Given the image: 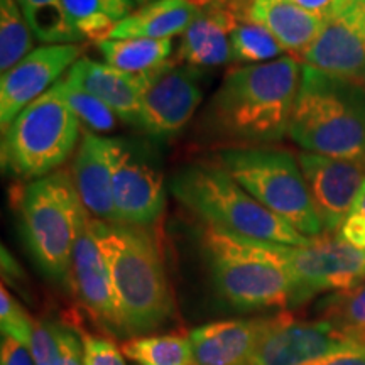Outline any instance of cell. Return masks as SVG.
<instances>
[{
	"label": "cell",
	"instance_id": "6da1fadb",
	"mask_svg": "<svg viewBox=\"0 0 365 365\" xmlns=\"http://www.w3.org/2000/svg\"><path fill=\"white\" fill-rule=\"evenodd\" d=\"M90 227L110 274L122 336L149 335L163 327L175 313V298L156 234L91 215Z\"/></svg>",
	"mask_w": 365,
	"mask_h": 365
},
{
	"label": "cell",
	"instance_id": "7a4b0ae2",
	"mask_svg": "<svg viewBox=\"0 0 365 365\" xmlns=\"http://www.w3.org/2000/svg\"><path fill=\"white\" fill-rule=\"evenodd\" d=\"M303 65L281 56L228 71L207 110L213 134L247 144L276 143L289 132Z\"/></svg>",
	"mask_w": 365,
	"mask_h": 365
},
{
	"label": "cell",
	"instance_id": "3957f363",
	"mask_svg": "<svg viewBox=\"0 0 365 365\" xmlns=\"http://www.w3.org/2000/svg\"><path fill=\"white\" fill-rule=\"evenodd\" d=\"M287 134L308 153L365 166V86L303 65Z\"/></svg>",
	"mask_w": 365,
	"mask_h": 365
},
{
	"label": "cell",
	"instance_id": "277c9868",
	"mask_svg": "<svg viewBox=\"0 0 365 365\" xmlns=\"http://www.w3.org/2000/svg\"><path fill=\"white\" fill-rule=\"evenodd\" d=\"M171 193L207 225L244 239L281 245L312 242L259 203L218 161H198L181 168L171 181Z\"/></svg>",
	"mask_w": 365,
	"mask_h": 365
},
{
	"label": "cell",
	"instance_id": "5b68a950",
	"mask_svg": "<svg viewBox=\"0 0 365 365\" xmlns=\"http://www.w3.org/2000/svg\"><path fill=\"white\" fill-rule=\"evenodd\" d=\"M203 255L218 296L239 309L291 308L293 279L281 244L244 239L207 225Z\"/></svg>",
	"mask_w": 365,
	"mask_h": 365
},
{
	"label": "cell",
	"instance_id": "8992f818",
	"mask_svg": "<svg viewBox=\"0 0 365 365\" xmlns=\"http://www.w3.org/2000/svg\"><path fill=\"white\" fill-rule=\"evenodd\" d=\"M73 176L66 171L31 181L19 196L21 230L41 271L71 287V259L83 213Z\"/></svg>",
	"mask_w": 365,
	"mask_h": 365
},
{
	"label": "cell",
	"instance_id": "52a82bcc",
	"mask_svg": "<svg viewBox=\"0 0 365 365\" xmlns=\"http://www.w3.org/2000/svg\"><path fill=\"white\" fill-rule=\"evenodd\" d=\"M81 124L68 103L63 80L27 105L2 132V166L21 180L51 175L78 145Z\"/></svg>",
	"mask_w": 365,
	"mask_h": 365
},
{
	"label": "cell",
	"instance_id": "ba28073f",
	"mask_svg": "<svg viewBox=\"0 0 365 365\" xmlns=\"http://www.w3.org/2000/svg\"><path fill=\"white\" fill-rule=\"evenodd\" d=\"M242 188L309 239L325 235L298 158L274 148H234L217 159Z\"/></svg>",
	"mask_w": 365,
	"mask_h": 365
},
{
	"label": "cell",
	"instance_id": "9c48e42d",
	"mask_svg": "<svg viewBox=\"0 0 365 365\" xmlns=\"http://www.w3.org/2000/svg\"><path fill=\"white\" fill-rule=\"evenodd\" d=\"M293 279L291 308L307 304L319 294L354 289L365 281V254L339 235H322L307 245H281Z\"/></svg>",
	"mask_w": 365,
	"mask_h": 365
},
{
	"label": "cell",
	"instance_id": "30bf717a",
	"mask_svg": "<svg viewBox=\"0 0 365 365\" xmlns=\"http://www.w3.org/2000/svg\"><path fill=\"white\" fill-rule=\"evenodd\" d=\"M202 98L198 68L168 61L148 73L139 127L159 139L176 135L191 120Z\"/></svg>",
	"mask_w": 365,
	"mask_h": 365
},
{
	"label": "cell",
	"instance_id": "8fae6325",
	"mask_svg": "<svg viewBox=\"0 0 365 365\" xmlns=\"http://www.w3.org/2000/svg\"><path fill=\"white\" fill-rule=\"evenodd\" d=\"M112 195L118 223L127 225L150 227L166 205L161 173L122 139H112Z\"/></svg>",
	"mask_w": 365,
	"mask_h": 365
},
{
	"label": "cell",
	"instance_id": "7c38bea8",
	"mask_svg": "<svg viewBox=\"0 0 365 365\" xmlns=\"http://www.w3.org/2000/svg\"><path fill=\"white\" fill-rule=\"evenodd\" d=\"M83 54L81 44H43L0 78V125L2 132L27 105L51 90Z\"/></svg>",
	"mask_w": 365,
	"mask_h": 365
},
{
	"label": "cell",
	"instance_id": "4fadbf2b",
	"mask_svg": "<svg viewBox=\"0 0 365 365\" xmlns=\"http://www.w3.org/2000/svg\"><path fill=\"white\" fill-rule=\"evenodd\" d=\"M304 65L365 86V0H349L325 21Z\"/></svg>",
	"mask_w": 365,
	"mask_h": 365
},
{
	"label": "cell",
	"instance_id": "5bb4252c",
	"mask_svg": "<svg viewBox=\"0 0 365 365\" xmlns=\"http://www.w3.org/2000/svg\"><path fill=\"white\" fill-rule=\"evenodd\" d=\"M362 345L350 340L327 319H298L282 312L266 333L252 365H304L312 360Z\"/></svg>",
	"mask_w": 365,
	"mask_h": 365
},
{
	"label": "cell",
	"instance_id": "9a60e30c",
	"mask_svg": "<svg viewBox=\"0 0 365 365\" xmlns=\"http://www.w3.org/2000/svg\"><path fill=\"white\" fill-rule=\"evenodd\" d=\"M296 158L307 180L309 196L323 225V232L325 235L335 234L362 190L365 166L308 150H303Z\"/></svg>",
	"mask_w": 365,
	"mask_h": 365
},
{
	"label": "cell",
	"instance_id": "2e32d148",
	"mask_svg": "<svg viewBox=\"0 0 365 365\" xmlns=\"http://www.w3.org/2000/svg\"><path fill=\"white\" fill-rule=\"evenodd\" d=\"M71 287L86 312L108 335L122 336L115 298L102 250L90 227V213L83 210L71 259Z\"/></svg>",
	"mask_w": 365,
	"mask_h": 365
},
{
	"label": "cell",
	"instance_id": "e0dca14e",
	"mask_svg": "<svg viewBox=\"0 0 365 365\" xmlns=\"http://www.w3.org/2000/svg\"><path fill=\"white\" fill-rule=\"evenodd\" d=\"M276 322L272 317L223 319L190 331L196 365H252L254 355Z\"/></svg>",
	"mask_w": 365,
	"mask_h": 365
},
{
	"label": "cell",
	"instance_id": "ac0fdd59",
	"mask_svg": "<svg viewBox=\"0 0 365 365\" xmlns=\"http://www.w3.org/2000/svg\"><path fill=\"white\" fill-rule=\"evenodd\" d=\"M235 6L227 0H208L200 6L188 29L181 34L178 58L193 68L232 63V29Z\"/></svg>",
	"mask_w": 365,
	"mask_h": 365
},
{
	"label": "cell",
	"instance_id": "d6986e66",
	"mask_svg": "<svg viewBox=\"0 0 365 365\" xmlns=\"http://www.w3.org/2000/svg\"><path fill=\"white\" fill-rule=\"evenodd\" d=\"M71 176L86 212L102 222L118 223L112 195V139L85 130Z\"/></svg>",
	"mask_w": 365,
	"mask_h": 365
},
{
	"label": "cell",
	"instance_id": "ffe728a7",
	"mask_svg": "<svg viewBox=\"0 0 365 365\" xmlns=\"http://www.w3.org/2000/svg\"><path fill=\"white\" fill-rule=\"evenodd\" d=\"M66 80L102 100L120 120L139 125L140 98L148 85V73L132 75L107 63L80 58L68 71Z\"/></svg>",
	"mask_w": 365,
	"mask_h": 365
},
{
	"label": "cell",
	"instance_id": "44dd1931",
	"mask_svg": "<svg viewBox=\"0 0 365 365\" xmlns=\"http://www.w3.org/2000/svg\"><path fill=\"white\" fill-rule=\"evenodd\" d=\"M254 21L277 39L284 51L303 54L312 48L325 21L293 0H254L249 7Z\"/></svg>",
	"mask_w": 365,
	"mask_h": 365
},
{
	"label": "cell",
	"instance_id": "7402d4cb",
	"mask_svg": "<svg viewBox=\"0 0 365 365\" xmlns=\"http://www.w3.org/2000/svg\"><path fill=\"white\" fill-rule=\"evenodd\" d=\"M200 6L198 0H154L129 14L105 39H173L188 29Z\"/></svg>",
	"mask_w": 365,
	"mask_h": 365
},
{
	"label": "cell",
	"instance_id": "603a6c76",
	"mask_svg": "<svg viewBox=\"0 0 365 365\" xmlns=\"http://www.w3.org/2000/svg\"><path fill=\"white\" fill-rule=\"evenodd\" d=\"M95 46L107 65L132 75L158 70L166 65L173 53V39H100Z\"/></svg>",
	"mask_w": 365,
	"mask_h": 365
},
{
	"label": "cell",
	"instance_id": "cb8c5ba5",
	"mask_svg": "<svg viewBox=\"0 0 365 365\" xmlns=\"http://www.w3.org/2000/svg\"><path fill=\"white\" fill-rule=\"evenodd\" d=\"M66 19L80 41L105 39L134 12V0H61Z\"/></svg>",
	"mask_w": 365,
	"mask_h": 365
},
{
	"label": "cell",
	"instance_id": "d4e9b609",
	"mask_svg": "<svg viewBox=\"0 0 365 365\" xmlns=\"http://www.w3.org/2000/svg\"><path fill=\"white\" fill-rule=\"evenodd\" d=\"M120 350L135 365H196L190 333L181 330L132 336Z\"/></svg>",
	"mask_w": 365,
	"mask_h": 365
},
{
	"label": "cell",
	"instance_id": "484cf974",
	"mask_svg": "<svg viewBox=\"0 0 365 365\" xmlns=\"http://www.w3.org/2000/svg\"><path fill=\"white\" fill-rule=\"evenodd\" d=\"M235 6V21L232 29V63L261 65L284 56V48L277 39L249 14L250 6Z\"/></svg>",
	"mask_w": 365,
	"mask_h": 365
},
{
	"label": "cell",
	"instance_id": "4316f807",
	"mask_svg": "<svg viewBox=\"0 0 365 365\" xmlns=\"http://www.w3.org/2000/svg\"><path fill=\"white\" fill-rule=\"evenodd\" d=\"M317 314L350 340L365 345V281L354 289L325 296L317 304Z\"/></svg>",
	"mask_w": 365,
	"mask_h": 365
},
{
	"label": "cell",
	"instance_id": "83f0119b",
	"mask_svg": "<svg viewBox=\"0 0 365 365\" xmlns=\"http://www.w3.org/2000/svg\"><path fill=\"white\" fill-rule=\"evenodd\" d=\"M36 36L16 0H0V70L6 73L33 51Z\"/></svg>",
	"mask_w": 365,
	"mask_h": 365
},
{
	"label": "cell",
	"instance_id": "f1b7e54d",
	"mask_svg": "<svg viewBox=\"0 0 365 365\" xmlns=\"http://www.w3.org/2000/svg\"><path fill=\"white\" fill-rule=\"evenodd\" d=\"M31 29L44 44H80L66 19L61 0H16Z\"/></svg>",
	"mask_w": 365,
	"mask_h": 365
},
{
	"label": "cell",
	"instance_id": "f546056e",
	"mask_svg": "<svg viewBox=\"0 0 365 365\" xmlns=\"http://www.w3.org/2000/svg\"><path fill=\"white\" fill-rule=\"evenodd\" d=\"M63 90H65L71 110L78 117L80 124L81 127H85V130L93 132V134H103V132H110L117 125L118 117L115 115V112L108 108L95 95L88 93V91L80 88L78 85L71 83L66 78L63 80Z\"/></svg>",
	"mask_w": 365,
	"mask_h": 365
},
{
	"label": "cell",
	"instance_id": "4dcf8cb0",
	"mask_svg": "<svg viewBox=\"0 0 365 365\" xmlns=\"http://www.w3.org/2000/svg\"><path fill=\"white\" fill-rule=\"evenodd\" d=\"M29 349L36 365H61V323L51 322V319H34Z\"/></svg>",
	"mask_w": 365,
	"mask_h": 365
},
{
	"label": "cell",
	"instance_id": "1f68e13d",
	"mask_svg": "<svg viewBox=\"0 0 365 365\" xmlns=\"http://www.w3.org/2000/svg\"><path fill=\"white\" fill-rule=\"evenodd\" d=\"M0 327L2 335H9L29 346L34 330V318L22 308V304L11 294L2 282L0 287Z\"/></svg>",
	"mask_w": 365,
	"mask_h": 365
},
{
	"label": "cell",
	"instance_id": "d6a6232c",
	"mask_svg": "<svg viewBox=\"0 0 365 365\" xmlns=\"http://www.w3.org/2000/svg\"><path fill=\"white\" fill-rule=\"evenodd\" d=\"M85 365H125L122 350L107 336L81 331Z\"/></svg>",
	"mask_w": 365,
	"mask_h": 365
},
{
	"label": "cell",
	"instance_id": "836d02e7",
	"mask_svg": "<svg viewBox=\"0 0 365 365\" xmlns=\"http://www.w3.org/2000/svg\"><path fill=\"white\" fill-rule=\"evenodd\" d=\"M336 235L365 254V182L355 200L352 210L341 223Z\"/></svg>",
	"mask_w": 365,
	"mask_h": 365
},
{
	"label": "cell",
	"instance_id": "e575fe53",
	"mask_svg": "<svg viewBox=\"0 0 365 365\" xmlns=\"http://www.w3.org/2000/svg\"><path fill=\"white\" fill-rule=\"evenodd\" d=\"M0 365H36L31 349L19 340L2 335L0 344Z\"/></svg>",
	"mask_w": 365,
	"mask_h": 365
},
{
	"label": "cell",
	"instance_id": "d590c367",
	"mask_svg": "<svg viewBox=\"0 0 365 365\" xmlns=\"http://www.w3.org/2000/svg\"><path fill=\"white\" fill-rule=\"evenodd\" d=\"M61 341H63V362L61 365H85V352L81 335L75 328L61 323Z\"/></svg>",
	"mask_w": 365,
	"mask_h": 365
},
{
	"label": "cell",
	"instance_id": "8d00e7d4",
	"mask_svg": "<svg viewBox=\"0 0 365 365\" xmlns=\"http://www.w3.org/2000/svg\"><path fill=\"white\" fill-rule=\"evenodd\" d=\"M304 365H365V345H355L328 354Z\"/></svg>",
	"mask_w": 365,
	"mask_h": 365
},
{
	"label": "cell",
	"instance_id": "74e56055",
	"mask_svg": "<svg viewBox=\"0 0 365 365\" xmlns=\"http://www.w3.org/2000/svg\"><path fill=\"white\" fill-rule=\"evenodd\" d=\"M299 7L307 9L308 12L317 14L323 21H328L335 16L349 0H293Z\"/></svg>",
	"mask_w": 365,
	"mask_h": 365
},
{
	"label": "cell",
	"instance_id": "f35d334b",
	"mask_svg": "<svg viewBox=\"0 0 365 365\" xmlns=\"http://www.w3.org/2000/svg\"><path fill=\"white\" fill-rule=\"evenodd\" d=\"M227 2L237 4V6H250V4H252L254 0H227Z\"/></svg>",
	"mask_w": 365,
	"mask_h": 365
},
{
	"label": "cell",
	"instance_id": "ab89813d",
	"mask_svg": "<svg viewBox=\"0 0 365 365\" xmlns=\"http://www.w3.org/2000/svg\"><path fill=\"white\" fill-rule=\"evenodd\" d=\"M135 4H140V6H145V4H150V2H154V0H134Z\"/></svg>",
	"mask_w": 365,
	"mask_h": 365
},
{
	"label": "cell",
	"instance_id": "60d3db41",
	"mask_svg": "<svg viewBox=\"0 0 365 365\" xmlns=\"http://www.w3.org/2000/svg\"><path fill=\"white\" fill-rule=\"evenodd\" d=\"M198 2H200V4H205V2H208V0H198Z\"/></svg>",
	"mask_w": 365,
	"mask_h": 365
}]
</instances>
